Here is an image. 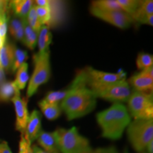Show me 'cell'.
<instances>
[{
  "mask_svg": "<svg viewBox=\"0 0 153 153\" xmlns=\"http://www.w3.org/2000/svg\"><path fill=\"white\" fill-rule=\"evenodd\" d=\"M69 88L68 95L60 105L68 120L83 117L94 109L97 99L90 88H88L85 70L77 72Z\"/></svg>",
  "mask_w": 153,
  "mask_h": 153,
  "instance_id": "obj_1",
  "label": "cell"
},
{
  "mask_svg": "<svg viewBox=\"0 0 153 153\" xmlns=\"http://www.w3.org/2000/svg\"><path fill=\"white\" fill-rule=\"evenodd\" d=\"M97 120L105 138L116 140L120 139L131 122L127 107L122 103H114L111 106L97 114Z\"/></svg>",
  "mask_w": 153,
  "mask_h": 153,
  "instance_id": "obj_2",
  "label": "cell"
},
{
  "mask_svg": "<svg viewBox=\"0 0 153 153\" xmlns=\"http://www.w3.org/2000/svg\"><path fill=\"white\" fill-rule=\"evenodd\" d=\"M53 133L58 150L62 153H83L91 149L89 140L80 135L76 127L58 128Z\"/></svg>",
  "mask_w": 153,
  "mask_h": 153,
  "instance_id": "obj_3",
  "label": "cell"
},
{
  "mask_svg": "<svg viewBox=\"0 0 153 153\" xmlns=\"http://www.w3.org/2000/svg\"><path fill=\"white\" fill-rule=\"evenodd\" d=\"M34 69L28 82L26 98L35 94L40 86L47 83L51 77V69L50 60V51L44 53H37L33 55Z\"/></svg>",
  "mask_w": 153,
  "mask_h": 153,
  "instance_id": "obj_4",
  "label": "cell"
},
{
  "mask_svg": "<svg viewBox=\"0 0 153 153\" xmlns=\"http://www.w3.org/2000/svg\"><path fill=\"white\" fill-rule=\"evenodd\" d=\"M127 135L133 148L137 152L145 150L153 140V120H134L127 127Z\"/></svg>",
  "mask_w": 153,
  "mask_h": 153,
  "instance_id": "obj_5",
  "label": "cell"
},
{
  "mask_svg": "<svg viewBox=\"0 0 153 153\" xmlns=\"http://www.w3.org/2000/svg\"><path fill=\"white\" fill-rule=\"evenodd\" d=\"M127 109L134 120H151L153 118L152 93L133 90L126 101Z\"/></svg>",
  "mask_w": 153,
  "mask_h": 153,
  "instance_id": "obj_6",
  "label": "cell"
},
{
  "mask_svg": "<svg viewBox=\"0 0 153 153\" xmlns=\"http://www.w3.org/2000/svg\"><path fill=\"white\" fill-rule=\"evenodd\" d=\"M91 89L97 99L100 98L114 103L126 102L133 91L126 79Z\"/></svg>",
  "mask_w": 153,
  "mask_h": 153,
  "instance_id": "obj_7",
  "label": "cell"
},
{
  "mask_svg": "<svg viewBox=\"0 0 153 153\" xmlns=\"http://www.w3.org/2000/svg\"><path fill=\"white\" fill-rule=\"evenodd\" d=\"M84 70L87 76V85L90 89L110 85L121 79H126V73L121 70L117 73H111L99 71L91 67H87Z\"/></svg>",
  "mask_w": 153,
  "mask_h": 153,
  "instance_id": "obj_8",
  "label": "cell"
},
{
  "mask_svg": "<svg viewBox=\"0 0 153 153\" xmlns=\"http://www.w3.org/2000/svg\"><path fill=\"white\" fill-rule=\"evenodd\" d=\"M91 14L119 28H128L133 22L131 16L123 11H99L90 9Z\"/></svg>",
  "mask_w": 153,
  "mask_h": 153,
  "instance_id": "obj_9",
  "label": "cell"
},
{
  "mask_svg": "<svg viewBox=\"0 0 153 153\" xmlns=\"http://www.w3.org/2000/svg\"><path fill=\"white\" fill-rule=\"evenodd\" d=\"M14 104L16 113V129L21 134H24L29 118L28 110L27 98H22L20 90L17 89L14 97L11 99Z\"/></svg>",
  "mask_w": 153,
  "mask_h": 153,
  "instance_id": "obj_10",
  "label": "cell"
},
{
  "mask_svg": "<svg viewBox=\"0 0 153 153\" xmlns=\"http://www.w3.org/2000/svg\"><path fill=\"white\" fill-rule=\"evenodd\" d=\"M133 21H137L142 24L152 26L153 25V1H143L139 8L132 16Z\"/></svg>",
  "mask_w": 153,
  "mask_h": 153,
  "instance_id": "obj_11",
  "label": "cell"
},
{
  "mask_svg": "<svg viewBox=\"0 0 153 153\" xmlns=\"http://www.w3.org/2000/svg\"><path fill=\"white\" fill-rule=\"evenodd\" d=\"M129 85L133 88V90L141 92L152 91L153 78L147 75L143 71L133 74L128 80Z\"/></svg>",
  "mask_w": 153,
  "mask_h": 153,
  "instance_id": "obj_12",
  "label": "cell"
},
{
  "mask_svg": "<svg viewBox=\"0 0 153 153\" xmlns=\"http://www.w3.org/2000/svg\"><path fill=\"white\" fill-rule=\"evenodd\" d=\"M41 130V114L38 111L33 110L29 115L24 134L32 143L37 138Z\"/></svg>",
  "mask_w": 153,
  "mask_h": 153,
  "instance_id": "obj_13",
  "label": "cell"
},
{
  "mask_svg": "<svg viewBox=\"0 0 153 153\" xmlns=\"http://www.w3.org/2000/svg\"><path fill=\"white\" fill-rule=\"evenodd\" d=\"M36 140L40 148L43 150L48 152H59L53 132L50 133L41 130V131L38 134Z\"/></svg>",
  "mask_w": 153,
  "mask_h": 153,
  "instance_id": "obj_14",
  "label": "cell"
},
{
  "mask_svg": "<svg viewBox=\"0 0 153 153\" xmlns=\"http://www.w3.org/2000/svg\"><path fill=\"white\" fill-rule=\"evenodd\" d=\"M16 47L10 43H5L0 49V67L1 71H8L11 69L14 59Z\"/></svg>",
  "mask_w": 153,
  "mask_h": 153,
  "instance_id": "obj_15",
  "label": "cell"
},
{
  "mask_svg": "<svg viewBox=\"0 0 153 153\" xmlns=\"http://www.w3.org/2000/svg\"><path fill=\"white\" fill-rule=\"evenodd\" d=\"M38 106L45 117L50 120L58 118L62 111L59 104H50L46 102L44 99L39 101Z\"/></svg>",
  "mask_w": 153,
  "mask_h": 153,
  "instance_id": "obj_16",
  "label": "cell"
},
{
  "mask_svg": "<svg viewBox=\"0 0 153 153\" xmlns=\"http://www.w3.org/2000/svg\"><path fill=\"white\" fill-rule=\"evenodd\" d=\"M53 35L48 26H42L38 33L37 45L38 53H44L49 51V46L52 43Z\"/></svg>",
  "mask_w": 153,
  "mask_h": 153,
  "instance_id": "obj_17",
  "label": "cell"
},
{
  "mask_svg": "<svg viewBox=\"0 0 153 153\" xmlns=\"http://www.w3.org/2000/svg\"><path fill=\"white\" fill-rule=\"evenodd\" d=\"M14 14L20 19H26L28 13L33 5V1L30 0H16L11 1Z\"/></svg>",
  "mask_w": 153,
  "mask_h": 153,
  "instance_id": "obj_18",
  "label": "cell"
},
{
  "mask_svg": "<svg viewBox=\"0 0 153 153\" xmlns=\"http://www.w3.org/2000/svg\"><path fill=\"white\" fill-rule=\"evenodd\" d=\"M29 81V74H28V65L27 62H24L22 66L16 70V78L14 83L19 90H23L26 87V85Z\"/></svg>",
  "mask_w": 153,
  "mask_h": 153,
  "instance_id": "obj_19",
  "label": "cell"
},
{
  "mask_svg": "<svg viewBox=\"0 0 153 153\" xmlns=\"http://www.w3.org/2000/svg\"><path fill=\"white\" fill-rule=\"evenodd\" d=\"M24 38L23 43L26 47L30 50H34L37 45L38 41V33L33 30L28 24L26 19H24Z\"/></svg>",
  "mask_w": 153,
  "mask_h": 153,
  "instance_id": "obj_20",
  "label": "cell"
},
{
  "mask_svg": "<svg viewBox=\"0 0 153 153\" xmlns=\"http://www.w3.org/2000/svg\"><path fill=\"white\" fill-rule=\"evenodd\" d=\"M9 30L13 38L17 41L23 42L24 38V19H14L10 22Z\"/></svg>",
  "mask_w": 153,
  "mask_h": 153,
  "instance_id": "obj_21",
  "label": "cell"
},
{
  "mask_svg": "<svg viewBox=\"0 0 153 153\" xmlns=\"http://www.w3.org/2000/svg\"><path fill=\"white\" fill-rule=\"evenodd\" d=\"M91 9L99 11H122L116 0H97L91 2Z\"/></svg>",
  "mask_w": 153,
  "mask_h": 153,
  "instance_id": "obj_22",
  "label": "cell"
},
{
  "mask_svg": "<svg viewBox=\"0 0 153 153\" xmlns=\"http://www.w3.org/2000/svg\"><path fill=\"white\" fill-rule=\"evenodd\" d=\"M17 89H19L14 85V82H4L0 85V101L11 100Z\"/></svg>",
  "mask_w": 153,
  "mask_h": 153,
  "instance_id": "obj_23",
  "label": "cell"
},
{
  "mask_svg": "<svg viewBox=\"0 0 153 153\" xmlns=\"http://www.w3.org/2000/svg\"><path fill=\"white\" fill-rule=\"evenodd\" d=\"M116 1L121 8L122 11L131 17L139 8L140 5L143 1H137V0H116Z\"/></svg>",
  "mask_w": 153,
  "mask_h": 153,
  "instance_id": "obj_24",
  "label": "cell"
},
{
  "mask_svg": "<svg viewBox=\"0 0 153 153\" xmlns=\"http://www.w3.org/2000/svg\"><path fill=\"white\" fill-rule=\"evenodd\" d=\"M70 88L63 90L51 91L47 94L43 99L50 104H59L68 95Z\"/></svg>",
  "mask_w": 153,
  "mask_h": 153,
  "instance_id": "obj_25",
  "label": "cell"
},
{
  "mask_svg": "<svg viewBox=\"0 0 153 153\" xmlns=\"http://www.w3.org/2000/svg\"><path fill=\"white\" fill-rule=\"evenodd\" d=\"M26 21H27L28 24L29 25V26L32 28L33 30H35L36 32L38 33L40 29L42 27V24L40 22L39 19L37 16L36 11V7L35 5L32 6L31 9L28 13L27 17H26Z\"/></svg>",
  "mask_w": 153,
  "mask_h": 153,
  "instance_id": "obj_26",
  "label": "cell"
},
{
  "mask_svg": "<svg viewBox=\"0 0 153 153\" xmlns=\"http://www.w3.org/2000/svg\"><path fill=\"white\" fill-rule=\"evenodd\" d=\"M35 5V4H34ZM36 7V11L37 16L39 19L40 22L42 26H48L50 22L52 19V11H51V7L50 8L47 7Z\"/></svg>",
  "mask_w": 153,
  "mask_h": 153,
  "instance_id": "obj_27",
  "label": "cell"
},
{
  "mask_svg": "<svg viewBox=\"0 0 153 153\" xmlns=\"http://www.w3.org/2000/svg\"><path fill=\"white\" fill-rule=\"evenodd\" d=\"M27 58L28 54L26 51L16 48L14 53V59L12 67H11V70L13 72H16L24 62H26V60H27Z\"/></svg>",
  "mask_w": 153,
  "mask_h": 153,
  "instance_id": "obj_28",
  "label": "cell"
},
{
  "mask_svg": "<svg viewBox=\"0 0 153 153\" xmlns=\"http://www.w3.org/2000/svg\"><path fill=\"white\" fill-rule=\"evenodd\" d=\"M136 65L137 68L141 70L150 68L153 65V56L148 53H140L137 55Z\"/></svg>",
  "mask_w": 153,
  "mask_h": 153,
  "instance_id": "obj_29",
  "label": "cell"
},
{
  "mask_svg": "<svg viewBox=\"0 0 153 153\" xmlns=\"http://www.w3.org/2000/svg\"><path fill=\"white\" fill-rule=\"evenodd\" d=\"M7 32V23L5 14H0V38L6 41Z\"/></svg>",
  "mask_w": 153,
  "mask_h": 153,
  "instance_id": "obj_30",
  "label": "cell"
},
{
  "mask_svg": "<svg viewBox=\"0 0 153 153\" xmlns=\"http://www.w3.org/2000/svg\"><path fill=\"white\" fill-rule=\"evenodd\" d=\"M30 143L29 139L25 134H21V140L19 142V153H26L28 145Z\"/></svg>",
  "mask_w": 153,
  "mask_h": 153,
  "instance_id": "obj_31",
  "label": "cell"
},
{
  "mask_svg": "<svg viewBox=\"0 0 153 153\" xmlns=\"http://www.w3.org/2000/svg\"><path fill=\"white\" fill-rule=\"evenodd\" d=\"M83 153H118L117 149L115 147H108V148H101L97 149H91Z\"/></svg>",
  "mask_w": 153,
  "mask_h": 153,
  "instance_id": "obj_32",
  "label": "cell"
},
{
  "mask_svg": "<svg viewBox=\"0 0 153 153\" xmlns=\"http://www.w3.org/2000/svg\"><path fill=\"white\" fill-rule=\"evenodd\" d=\"M0 153H12L9 144L6 141H3L0 143Z\"/></svg>",
  "mask_w": 153,
  "mask_h": 153,
  "instance_id": "obj_33",
  "label": "cell"
},
{
  "mask_svg": "<svg viewBox=\"0 0 153 153\" xmlns=\"http://www.w3.org/2000/svg\"><path fill=\"white\" fill-rule=\"evenodd\" d=\"M33 4L38 7H47V8L51 7V1L48 0H36Z\"/></svg>",
  "mask_w": 153,
  "mask_h": 153,
  "instance_id": "obj_34",
  "label": "cell"
},
{
  "mask_svg": "<svg viewBox=\"0 0 153 153\" xmlns=\"http://www.w3.org/2000/svg\"><path fill=\"white\" fill-rule=\"evenodd\" d=\"M32 149H33V153H59V152H48L46 151L43 150V149H41L40 147H38V145H32Z\"/></svg>",
  "mask_w": 153,
  "mask_h": 153,
  "instance_id": "obj_35",
  "label": "cell"
},
{
  "mask_svg": "<svg viewBox=\"0 0 153 153\" xmlns=\"http://www.w3.org/2000/svg\"><path fill=\"white\" fill-rule=\"evenodd\" d=\"M146 149L148 150V153H153V140L148 143Z\"/></svg>",
  "mask_w": 153,
  "mask_h": 153,
  "instance_id": "obj_36",
  "label": "cell"
},
{
  "mask_svg": "<svg viewBox=\"0 0 153 153\" xmlns=\"http://www.w3.org/2000/svg\"><path fill=\"white\" fill-rule=\"evenodd\" d=\"M26 153H33V149H32L31 143H29V144L28 145L27 148H26Z\"/></svg>",
  "mask_w": 153,
  "mask_h": 153,
  "instance_id": "obj_37",
  "label": "cell"
},
{
  "mask_svg": "<svg viewBox=\"0 0 153 153\" xmlns=\"http://www.w3.org/2000/svg\"><path fill=\"white\" fill-rule=\"evenodd\" d=\"M5 43H6V41H4V40H3L2 38H0V49H1V48L3 47V45H4Z\"/></svg>",
  "mask_w": 153,
  "mask_h": 153,
  "instance_id": "obj_38",
  "label": "cell"
},
{
  "mask_svg": "<svg viewBox=\"0 0 153 153\" xmlns=\"http://www.w3.org/2000/svg\"><path fill=\"white\" fill-rule=\"evenodd\" d=\"M0 70H1V67H0Z\"/></svg>",
  "mask_w": 153,
  "mask_h": 153,
  "instance_id": "obj_39",
  "label": "cell"
},
{
  "mask_svg": "<svg viewBox=\"0 0 153 153\" xmlns=\"http://www.w3.org/2000/svg\"><path fill=\"white\" fill-rule=\"evenodd\" d=\"M125 153H128V152H125Z\"/></svg>",
  "mask_w": 153,
  "mask_h": 153,
  "instance_id": "obj_40",
  "label": "cell"
}]
</instances>
